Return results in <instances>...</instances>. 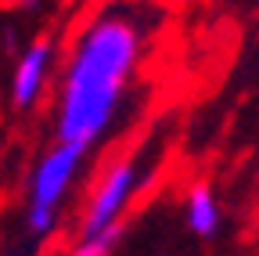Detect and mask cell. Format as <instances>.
Instances as JSON below:
<instances>
[{"instance_id": "3", "label": "cell", "mask_w": 259, "mask_h": 256, "mask_svg": "<svg viewBox=\"0 0 259 256\" xmlns=\"http://www.w3.org/2000/svg\"><path fill=\"white\" fill-rule=\"evenodd\" d=\"M144 180V166L141 159L126 155V159H115V163L101 173V180H97L94 195L83 209V224H79V238H94L101 235L108 228H119L122 224V213L130 209V202H134L137 188Z\"/></svg>"}, {"instance_id": "4", "label": "cell", "mask_w": 259, "mask_h": 256, "mask_svg": "<svg viewBox=\"0 0 259 256\" xmlns=\"http://www.w3.org/2000/svg\"><path fill=\"white\" fill-rule=\"evenodd\" d=\"M51 65H54V44L51 40H36L29 44L15 65V76H11V101L15 108H32L40 101V94L47 87V76H51Z\"/></svg>"}, {"instance_id": "6", "label": "cell", "mask_w": 259, "mask_h": 256, "mask_svg": "<svg viewBox=\"0 0 259 256\" xmlns=\"http://www.w3.org/2000/svg\"><path fill=\"white\" fill-rule=\"evenodd\" d=\"M119 235H122V224H119V228L101 231V235H94V238H79V245H76L69 256H108L112 245L119 242Z\"/></svg>"}, {"instance_id": "2", "label": "cell", "mask_w": 259, "mask_h": 256, "mask_svg": "<svg viewBox=\"0 0 259 256\" xmlns=\"http://www.w3.org/2000/svg\"><path fill=\"white\" fill-rule=\"evenodd\" d=\"M83 155H87L83 148L58 141L36 163V170H32L25 228L36 238H44V235H51L58 228V206H61L65 195H69V188H72V180H76V173L83 166Z\"/></svg>"}, {"instance_id": "1", "label": "cell", "mask_w": 259, "mask_h": 256, "mask_svg": "<svg viewBox=\"0 0 259 256\" xmlns=\"http://www.w3.org/2000/svg\"><path fill=\"white\" fill-rule=\"evenodd\" d=\"M141 29L115 11L97 15L76 36L58 90V141L87 152L108 134L141 65Z\"/></svg>"}, {"instance_id": "5", "label": "cell", "mask_w": 259, "mask_h": 256, "mask_svg": "<svg viewBox=\"0 0 259 256\" xmlns=\"http://www.w3.org/2000/svg\"><path fill=\"white\" fill-rule=\"evenodd\" d=\"M184 216H187V228L202 238H212L220 231V199L209 184H191L187 199H184Z\"/></svg>"}]
</instances>
